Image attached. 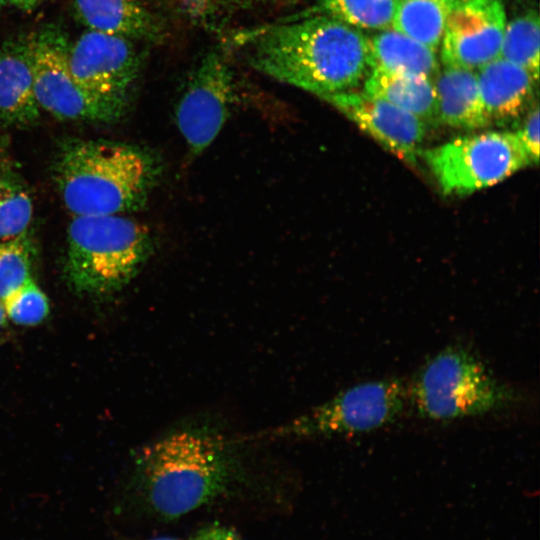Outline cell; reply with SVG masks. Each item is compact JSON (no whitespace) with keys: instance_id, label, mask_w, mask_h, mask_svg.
<instances>
[{"instance_id":"d6a6232c","label":"cell","mask_w":540,"mask_h":540,"mask_svg":"<svg viewBox=\"0 0 540 540\" xmlns=\"http://www.w3.org/2000/svg\"><path fill=\"white\" fill-rule=\"evenodd\" d=\"M287 1L290 2V3H298V2L303 1V0H287Z\"/></svg>"},{"instance_id":"5bb4252c","label":"cell","mask_w":540,"mask_h":540,"mask_svg":"<svg viewBox=\"0 0 540 540\" xmlns=\"http://www.w3.org/2000/svg\"><path fill=\"white\" fill-rule=\"evenodd\" d=\"M477 77L491 125L516 123L534 101L538 79L526 69L502 57L478 69Z\"/></svg>"},{"instance_id":"f1b7e54d","label":"cell","mask_w":540,"mask_h":540,"mask_svg":"<svg viewBox=\"0 0 540 540\" xmlns=\"http://www.w3.org/2000/svg\"><path fill=\"white\" fill-rule=\"evenodd\" d=\"M7 316L3 307L2 302H0V328L6 323Z\"/></svg>"},{"instance_id":"ac0fdd59","label":"cell","mask_w":540,"mask_h":540,"mask_svg":"<svg viewBox=\"0 0 540 540\" xmlns=\"http://www.w3.org/2000/svg\"><path fill=\"white\" fill-rule=\"evenodd\" d=\"M364 91L408 111L426 124L437 121L434 82L428 77L371 69Z\"/></svg>"},{"instance_id":"ba28073f","label":"cell","mask_w":540,"mask_h":540,"mask_svg":"<svg viewBox=\"0 0 540 540\" xmlns=\"http://www.w3.org/2000/svg\"><path fill=\"white\" fill-rule=\"evenodd\" d=\"M34 93L40 110L66 121L110 123L121 119L128 106L79 85L68 67L70 42L58 26L47 25L30 34Z\"/></svg>"},{"instance_id":"3957f363","label":"cell","mask_w":540,"mask_h":540,"mask_svg":"<svg viewBox=\"0 0 540 540\" xmlns=\"http://www.w3.org/2000/svg\"><path fill=\"white\" fill-rule=\"evenodd\" d=\"M55 160L56 187L73 216L138 211L162 173V162L154 152L105 139H68Z\"/></svg>"},{"instance_id":"9c48e42d","label":"cell","mask_w":540,"mask_h":540,"mask_svg":"<svg viewBox=\"0 0 540 540\" xmlns=\"http://www.w3.org/2000/svg\"><path fill=\"white\" fill-rule=\"evenodd\" d=\"M233 71L219 50H209L198 62L175 106V123L193 155L217 137L234 103Z\"/></svg>"},{"instance_id":"d4e9b609","label":"cell","mask_w":540,"mask_h":540,"mask_svg":"<svg viewBox=\"0 0 540 540\" xmlns=\"http://www.w3.org/2000/svg\"><path fill=\"white\" fill-rule=\"evenodd\" d=\"M524 114L520 129L515 133L523 145L531 164H537L539 160V107L537 99L533 101Z\"/></svg>"},{"instance_id":"e0dca14e","label":"cell","mask_w":540,"mask_h":540,"mask_svg":"<svg viewBox=\"0 0 540 540\" xmlns=\"http://www.w3.org/2000/svg\"><path fill=\"white\" fill-rule=\"evenodd\" d=\"M367 41L370 70L416 74L432 80L440 70L436 51L393 28L367 36Z\"/></svg>"},{"instance_id":"4fadbf2b","label":"cell","mask_w":540,"mask_h":540,"mask_svg":"<svg viewBox=\"0 0 540 540\" xmlns=\"http://www.w3.org/2000/svg\"><path fill=\"white\" fill-rule=\"evenodd\" d=\"M40 111L30 34L7 39L0 44V126L29 125L39 119Z\"/></svg>"},{"instance_id":"4dcf8cb0","label":"cell","mask_w":540,"mask_h":540,"mask_svg":"<svg viewBox=\"0 0 540 540\" xmlns=\"http://www.w3.org/2000/svg\"><path fill=\"white\" fill-rule=\"evenodd\" d=\"M123 540H127V539H123ZM147 540H180V539L173 538V537H156V538H151Z\"/></svg>"},{"instance_id":"603a6c76","label":"cell","mask_w":540,"mask_h":540,"mask_svg":"<svg viewBox=\"0 0 540 540\" xmlns=\"http://www.w3.org/2000/svg\"><path fill=\"white\" fill-rule=\"evenodd\" d=\"M35 247L28 231L0 242V302L32 277Z\"/></svg>"},{"instance_id":"6da1fadb","label":"cell","mask_w":540,"mask_h":540,"mask_svg":"<svg viewBox=\"0 0 540 540\" xmlns=\"http://www.w3.org/2000/svg\"><path fill=\"white\" fill-rule=\"evenodd\" d=\"M243 472L236 439L211 421H190L138 452L125 504L175 519L227 494Z\"/></svg>"},{"instance_id":"7c38bea8","label":"cell","mask_w":540,"mask_h":540,"mask_svg":"<svg viewBox=\"0 0 540 540\" xmlns=\"http://www.w3.org/2000/svg\"><path fill=\"white\" fill-rule=\"evenodd\" d=\"M399 158L415 163L427 124L417 116L365 91L354 89L321 97Z\"/></svg>"},{"instance_id":"44dd1931","label":"cell","mask_w":540,"mask_h":540,"mask_svg":"<svg viewBox=\"0 0 540 540\" xmlns=\"http://www.w3.org/2000/svg\"><path fill=\"white\" fill-rule=\"evenodd\" d=\"M33 217L31 193L21 175L0 164V242L28 231Z\"/></svg>"},{"instance_id":"52a82bcc","label":"cell","mask_w":540,"mask_h":540,"mask_svg":"<svg viewBox=\"0 0 540 540\" xmlns=\"http://www.w3.org/2000/svg\"><path fill=\"white\" fill-rule=\"evenodd\" d=\"M421 156L448 195L487 188L531 164L516 133L510 131L458 137L422 152Z\"/></svg>"},{"instance_id":"9a60e30c","label":"cell","mask_w":540,"mask_h":540,"mask_svg":"<svg viewBox=\"0 0 540 540\" xmlns=\"http://www.w3.org/2000/svg\"><path fill=\"white\" fill-rule=\"evenodd\" d=\"M436 92V120L462 130L491 125L481 98L477 73L444 66L433 80Z\"/></svg>"},{"instance_id":"4316f807","label":"cell","mask_w":540,"mask_h":540,"mask_svg":"<svg viewBox=\"0 0 540 540\" xmlns=\"http://www.w3.org/2000/svg\"><path fill=\"white\" fill-rule=\"evenodd\" d=\"M188 540H242L232 529L220 526L209 525L195 531Z\"/></svg>"},{"instance_id":"8992f818","label":"cell","mask_w":540,"mask_h":540,"mask_svg":"<svg viewBox=\"0 0 540 540\" xmlns=\"http://www.w3.org/2000/svg\"><path fill=\"white\" fill-rule=\"evenodd\" d=\"M407 403V386L399 379L363 382L270 430L269 435L312 439L371 432L394 422Z\"/></svg>"},{"instance_id":"2e32d148","label":"cell","mask_w":540,"mask_h":540,"mask_svg":"<svg viewBox=\"0 0 540 540\" xmlns=\"http://www.w3.org/2000/svg\"><path fill=\"white\" fill-rule=\"evenodd\" d=\"M78 20L88 30L131 40H157L158 19L137 0H73Z\"/></svg>"},{"instance_id":"d6986e66","label":"cell","mask_w":540,"mask_h":540,"mask_svg":"<svg viewBox=\"0 0 540 540\" xmlns=\"http://www.w3.org/2000/svg\"><path fill=\"white\" fill-rule=\"evenodd\" d=\"M396 3L397 0H317L308 9L276 22L325 15L358 29L383 30L391 26Z\"/></svg>"},{"instance_id":"ffe728a7","label":"cell","mask_w":540,"mask_h":540,"mask_svg":"<svg viewBox=\"0 0 540 540\" xmlns=\"http://www.w3.org/2000/svg\"><path fill=\"white\" fill-rule=\"evenodd\" d=\"M450 9L440 0H397L391 27L436 51Z\"/></svg>"},{"instance_id":"484cf974","label":"cell","mask_w":540,"mask_h":540,"mask_svg":"<svg viewBox=\"0 0 540 540\" xmlns=\"http://www.w3.org/2000/svg\"><path fill=\"white\" fill-rule=\"evenodd\" d=\"M252 0H183L187 9L196 15H207L243 5Z\"/></svg>"},{"instance_id":"1f68e13d","label":"cell","mask_w":540,"mask_h":540,"mask_svg":"<svg viewBox=\"0 0 540 540\" xmlns=\"http://www.w3.org/2000/svg\"><path fill=\"white\" fill-rule=\"evenodd\" d=\"M8 0H0V9L7 3Z\"/></svg>"},{"instance_id":"7a4b0ae2","label":"cell","mask_w":540,"mask_h":540,"mask_svg":"<svg viewBox=\"0 0 540 540\" xmlns=\"http://www.w3.org/2000/svg\"><path fill=\"white\" fill-rule=\"evenodd\" d=\"M240 36L254 69L320 98L354 89L370 71L367 36L330 16L275 22Z\"/></svg>"},{"instance_id":"7402d4cb","label":"cell","mask_w":540,"mask_h":540,"mask_svg":"<svg viewBox=\"0 0 540 540\" xmlns=\"http://www.w3.org/2000/svg\"><path fill=\"white\" fill-rule=\"evenodd\" d=\"M540 23L537 9H529L506 23L500 57L539 77Z\"/></svg>"},{"instance_id":"83f0119b","label":"cell","mask_w":540,"mask_h":540,"mask_svg":"<svg viewBox=\"0 0 540 540\" xmlns=\"http://www.w3.org/2000/svg\"><path fill=\"white\" fill-rule=\"evenodd\" d=\"M20 10L29 12L33 10L42 0H9Z\"/></svg>"},{"instance_id":"836d02e7","label":"cell","mask_w":540,"mask_h":540,"mask_svg":"<svg viewBox=\"0 0 540 540\" xmlns=\"http://www.w3.org/2000/svg\"><path fill=\"white\" fill-rule=\"evenodd\" d=\"M4 342V340L2 338H0V345Z\"/></svg>"},{"instance_id":"cb8c5ba5","label":"cell","mask_w":540,"mask_h":540,"mask_svg":"<svg viewBox=\"0 0 540 540\" xmlns=\"http://www.w3.org/2000/svg\"><path fill=\"white\" fill-rule=\"evenodd\" d=\"M7 319L21 326L40 324L49 314V300L33 277L2 302Z\"/></svg>"},{"instance_id":"8fae6325","label":"cell","mask_w":540,"mask_h":540,"mask_svg":"<svg viewBox=\"0 0 540 540\" xmlns=\"http://www.w3.org/2000/svg\"><path fill=\"white\" fill-rule=\"evenodd\" d=\"M506 23L502 0H469L452 7L439 47L441 62L480 69L500 57Z\"/></svg>"},{"instance_id":"30bf717a","label":"cell","mask_w":540,"mask_h":540,"mask_svg":"<svg viewBox=\"0 0 540 540\" xmlns=\"http://www.w3.org/2000/svg\"><path fill=\"white\" fill-rule=\"evenodd\" d=\"M68 67L83 88L129 105L140 71V55L131 39L87 30L69 44Z\"/></svg>"},{"instance_id":"5b68a950","label":"cell","mask_w":540,"mask_h":540,"mask_svg":"<svg viewBox=\"0 0 540 540\" xmlns=\"http://www.w3.org/2000/svg\"><path fill=\"white\" fill-rule=\"evenodd\" d=\"M407 399L421 418L452 421L506 409L517 393L474 353L450 346L421 367L407 386Z\"/></svg>"},{"instance_id":"f546056e","label":"cell","mask_w":540,"mask_h":540,"mask_svg":"<svg viewBox=\"0 0 540 540\" xmlns=\"http://www.w3.org/2000/svg\"><path fill=\"white\" fill-rule=\"evenodd\" d=\"M444 3H446L447 5H449L451 8L456 6V5H459V4H462L464 2H467L469 0H440Z\"/></svg>"},{"instance_id":"277c9868","label":"cell","mask_w":540,"mask_h":540,"mask_svg":"<svg viewBox=\"0 0 540 540\" xmlns=\"http://www.w3.org/2000/svg\"><path fill=\"white\" fill-rule=\"evenodd\" d=\"M153 248L148 227L126 215L73 216L64 277L80 294L109 296L134 279Z\"/></svg>"}]
</instances>
